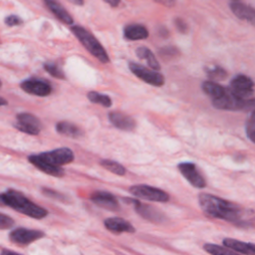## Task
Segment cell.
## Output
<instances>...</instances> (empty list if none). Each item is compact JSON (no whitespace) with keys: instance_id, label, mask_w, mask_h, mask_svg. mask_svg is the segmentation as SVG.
I'll list each match as a JSON object with an SVG mask.
<instances>
[{"instance_id":"cb8c5ba5","label":"cell","mask_w":255,"mask_h":255,"mask_svg":"<svg viewBox=\"0 0 255 255\" xmlns=\"http://www.w3.org/2000/svg\"><path fill=\"white\" fill-rule=\"evenodd\" d=\"M135 54L140 60H143L148 65V67L151 68L152 70H155V71L160 70L159 62L157 61L154 54L148 48L143 47V46L138 47L135 50Z\"/></svg>"},{"instance_id":"8fae6325","label":"cell","mask_w":255,"mask_h":255,"mask_svg":"<svg viewBox=\"0 0 255 255\" xmlns=\"http://www.w3.org/2000/svg\"><path fill=\"white\" fill-rule=\"evenodd\" d=\"M45 236V233L38 229H28L24 227H17L9 234L11 242L18 245H29L32 242L39 240Z\"/></svg>"},{"instance_id":"30bf717a","label":"cell","mask_w":255,"mask_h":255,"mask_svg":"<svg viewBox=\"0 0 255 255\" xmlns=\"http://www.w3.org/2000/svg\"><path fill=\"white\" fill-rule=\"evenodd\" d=\"M16 123L13 124L14 128L24 133L36 135L42 128L41 121L33 114L20 113L16 116Z\"/></svg>"},{"instance_id":"4316f807","label":"cell","mask_w":255,"mask_h":255,"mask_svg":"<svg viewBox=\"0 0 255 255\" xmlns=\"http://www.w3.org/2000/svg\"><path fill=\"white\" fill-rule=\"evenodd\" d=\"M203 249L210 255H239L238 252L228 247H222L212 243H205L203 245Z\"/></svg>"},{"instance_id":"4dcf8cb0","label":"cell","mask_w":255,"mask_h":255,"mask_svg":"<svg viewBox=\"0 0 255 255\" xmlns=\"http://www.w3.org/2000/svg\"><path fill=\"white\" fill-rule=\"evenodd\" d=\"M42 193L45 196H47L49 198H52V199H55V200H58V201H62V202H68L69 201V198L65 194H63V193H61L57 190L51 189V188L43 187L42 188Z\"/></svg>"},{"instance_id":"7402d4cb","label":"cell","mask_w":255,"mask_h":255,"mask_svg":"<svg viewBox=\"0 0 255 255\" xmlns=\"http://www.w3.org/2000/svg\"><path fill=\"white\" fill-rule=\"evenodd\" d=\"M56 130L60 134L73 137V138H79L83 135V130L77 125L67 121H62L57 123Z\"/></svg>"},{"instance_id":"ee69618b","label":"cell","mask_w":255,"mask_h":255,"mask_svg":"<svg viewBox=\"0 0 255 255\" xmlns=\"http://www.w3.org/2000/svg\"><path fill=\"white\" fill-rule=\"evenodd\" d=\"M232 1H238V0H232Z\"/></svg>"},{"instance_id":"6da1fadb","label":"cell","mask_w":255,"mask_h":255,"mask_svg":"<svg viewBox=\"0 0 255 255\" xmlns=\"http://www.w3.org/2000/svg\"><path fill=\"white\" fill-rule=\"evenodd\" d=\"M198 203L204 213L213 218L236 222L242 214L238 205L212 194H198Z\"/></svg>"},{"instance_id":"f1b7e54d","label":"cell","mask_w":255,"mask_h":255,"mask_svg":"<svg viewBox=\"0 0 255 255\" xmlns=\"http://www.w3.org/2000/svg\"><path fill=\"white\" fill-rule=\"evenodd\" d=\"M44 69L48 72V74H50L52 77H54L56 79H60V80L66 79L64 71L56 63L46 62L44 64Z\"/></svg>"},{"instance_id":"277c9868","label":"cell","mask_w":255,"mask_h":255,"mask_svg":"<svg viewBox=\"0 0 255 255\" xmlns=\"http://www.w3.org/2000/svg\"><path fill=\"white\" fill-rule=\"evenodd\" d=\"M212 106L223 111H253L255 110V99H241L227 92L224 96L213 99Z\"/></svg>"},{"instance_id":"603a6c76","label":"cell","mask_w":255,"mask_h":255,"mask_svg":"<svg viewBox=\"0 0 255 255\" xmlns=\"http://www.w3.org/2000/svg\"><path fill=\"white\" fill-rule=\"evenodd\" d=\"M201 89L204 92V94L209 96L212 100L220 98L228 92L227 88L215 83L214 81H205V82H203L202 85H201Z\"/></svg>"},{"instance_id":"ac0fdd59","label":"cell","mask_w":255,"mask_h":255,"mask_svg":"<svg viewBox=\"0 0 255 255\" xmlns=\"http://www.w3.org/2000/svg\"><path fill=\"white\" fill-rule=\"evenodd\" d=\"M148 31L145 26L141 24H128L124 28V37L128 41H138L144 40L148 37Z\"/></svg>"},{"instance_id":"52a82bcc","label":"cell","mask_w":255,"mask_h":255,"mask_svg":"<svg viewBox=\"0 0 255 255\" xmlns=\"http://www.w3.org/2000/svg\"><path fill=\"white\" fill-rule=\"evenodd\" d=\"M128 190L134 197L148 201L166 202L169 200V196L165 191L147 184L132 185Z\"/></svg>"},{"instance_id":"74e56055","label":"cell","mask_w":255,"mask_h":255,"mask_svg":"<svg viewBox=\"0 0 255 255\" xmlns=\"http://www.w3.org/2000/svg\"><path fill=\"white\" fill-rule=\"evenodd\" d=\"M246 134L249 137V139L255 143V129H250V130H246Z\"/></svg>"},{"instance_id":"44dd1931","label":"cell","mask_w":255,"mask_h":255,"mask_svg":"<svg viewBox=\"0 0 255 255\" xmlns=\"http://www.w3.org/2000/svg\"><path fill=\"white\" fill-rule=\"evenodd\" d=\"M48 9L63 23L67 25H71L74 23V20L70 13L56 0H43Z\"/></svg>"},{"instance_id":"2e32d148","label":"cell","mask_w":255,"mask_h":255,"mask_svg":"<svg viewBox=\"0 0 255 255\" xmlns=\"http://www.w3.org/2000/svg\"><path fill=\"white\" fill-rule=\"evenodd\" d=\"M229 7L237 18L247 21L255 27V8L240 1H232Z\"/></svg>"},{"instance_id":"9c48e42d","label":"cell","mask_w":255,"mask_h":255,"mask_svg":"<svg viewBox=\"0 0 255 255\" xmlns=\"http://www.w3.org/2000/svg\"><path fill=\"white\" fill-rule=\"evenodd\" d=\"M125 201H127L128 204H132L135 212L147 221L152 223H162L166 220L165 215L152 205L142 203L139 200L133 198H125Z\"/></svg>"},{"instance_id":"d4e9b609","label":"cell","mask_w":255,"mask_h":255,"mask_svg":"<svg viewBox=\"0 0 255 255\" xmlns=\"http://www.w3.org/2000/svg\"><path fill=\"white\" fill-rule=\"evenodd\" d=\"M100 164L107 170H109L110 172L116 174V175H120L123 176L127 173V168L122 165L120 162L116 161V160H112V159H102L100 161Z\"/></svg>"},{"instance_id":"60d3db41","label":"cell","mask_w":255,"mask_h":255,"mask_svg":"<svg viewBox=\"0 0 255 255\" xmlns=\"http://www.w3.org/2000/svg\"><path fill=\"white\" fill-rule=\"evenodd\" d=\"M7 104H8L7 100H6V99H4V98H2V97H0V107H2V106H6Z\"/></svg>"},{"instance_id":"8d00e7d4","label":"cell","mask_w":255,"mask_h":255,"mask_svg":"<svg viewBox=\"0 0 255 255\" xmlns=\"http://www.w3.org/2000/svg\"><path fill=\"white\" fill-rule=\"evenodd\" d=\"M104 2H106L107 4H109L112 7L116 8V7H118L120 5L121 0H104Z\"/></svg>"},{"instance_id":"ffe728a7","label":"cell","mask_w":255,"mask_h":255,"mask_svg":"<svg viewBox=\"0 0 255 255\" xmlns=\"http://www.w3.org/2000/svg\"><path fill=\"white\" fill-rule=\"evenodd\" d=\"M222 243L225 247H228L238 253L246 255H255V244L240 241L234 238H224Z\"/></svg>"},{"instance_id":"ab89813d","label":"cell","mask_w":255,"mask_h":255,"mask_svg":"<svg viewBox=\"0 0 255 255\" xmlns=\"http://www.w3.org/2000/svg\"><path fill=\"white\" fill-rule=\"evenodd\" d=\"M69 1L70 3L74 4V5H77V6H83L84 5V0H67Z\"/></svg>"},{"instance_id":"d590c367","label":"cell","mask_w":255,"mask_h":255,"mask_svg":"<svg viewBox=\"0 0 255 255\" xmlns=\"http://www.w3.org/2000/svg\"><path fill=\"white\" fill-rule=\"evenodd\" d=\"M157 34L162 37V38H166L169 36V32L168 30L164 27V26H159L158 29H157Z\"/></svg>"},{"instance_id":"9a60e30c","label":"cell","mask_w":255,"mask_h":255,"mask_svg":"<svg viewBox=\"0 0 255 255\" xmlns=\"http://www.w3.org/2000/svg\"><path fill=\"white\" fill-rule=\"evenodd\" d=\"M110 123L121 130L131 131L135 128L136 123L134 119L122 112H111L108 116Z\"/></svg>"},{"instance_id":"5bb4252c","label":"cell","mask_w":255,"mask_h":255,"mask_svg":"<svg viewBox=\"0 0 255 255\" xmlns=\"http://www.w3.org/2000/svg\"><path fill=\"white\" fill-rule=\"evenodd\" d=\"M90 198L96 205L102 208L113 210V211L120 209V203L117 197L109 191L96 190L91 194Z\"/></svg>"},{"instance_id":"3957f363","label":"cell","mask_w":255,"mask_h":255,"mask_svg":"<svg viewBox=\"0 0 255 255\" xmlns=\"http://www.w3.org/2000/svg\"><path fill=\"white\" fill-rule=\"evenodd\" d=\"M71 32L86 48V50L90 52L97 60H99L103 64H107L110 62L107 51L91 32L79 25L71 26Z\"/></svg>"},{"instance_id":"83f0119b","label":"cell","mask_w":255,"mask_h":255,"mask_svg":"<svg viewBox=\"0 0 255 255\" xmlns=\"http://www.w3.org/2000/svg\"><path fill=\"white\" fill-rule=\"evenodd\" d=\"M205 74L210 80H213V81H222L226 79L228 76L226 70L219 66L205 68Z\"/></svg>"},{"instance_id":"f35d334b","label":"cell","mask_w":255,"mask_h":255,"mask_svg":"<svg viewBox=\"0 0 255 255\" xmlns=\"http://www.w3.org/2000/svg\"><path fill=\"white\" fill-rule=\"evenodd\" d=\"M0 255H22V254H19V253H16V252H13V251H10V250H7V249H4L1 251Z\"/></svg>"},{"instance_id":"e575fe53","label":"cell","mask_w":255,"mask_h":255,"mask_svg":"<svg viewBox=\"0 0 255 255\" xmlns=\"http://www.w3.org/2000/svg\"><path fill=\"white\" fill-rule=\"evenodd\" d=\"M255 129V110H253L246 122V130Z\"/></svg>"},{"instance_id":"b9f144b4","label":"cell","mask_w":255,"mask_h":255,"mask_svg":"<svg viewBox=\"0 0 255 255\" xmlns=\"http://www.w3.org/2000/svg\"><path fill=\"white\" fill-rule=\"evenodd\" d=\"M2 205H4V202H3L2 196H1V194H0V206H2Z\"/></svg>"},{"instance_id":"836d02e7","label":"cell","mask_w":255,"mask_h":255,"mask_svg":"<svg viewBox=\"0 0 255 255\" xmlns=\"http://www.w3.org/2000/svg\"><path fill=\"white\" fill-rule=\"evenodd\" d=\"M173 22H174L175 28L177 29V31H178L179 33H181V34H186V33L188 32L189 27H188L187 23H186L183 19H181V18H175V19L173 20Z\"/></svg>"},{"instance_id":"1f68e13d","label":"cell","mask_w":255,"mask_h":255,"mask_svg":"<svg viewBox=\"0 0 255 255\" xmlns=\"http://www.w3.org/2000/svg\"><path fill=\"white\" fill-rule=\"evenodd\" d=\"M14 223L12 217L0 212V229H9L14 226Z\"/></svg>"},{"instance_id":"4fadbf2b","label":"cell","mask_w":255,"mask_h":255,"mask_svg":"<svg viewBox=\"0 0 255 255\" xmlns=\"http://www.w3.org/2000/svg\"><path fill=\"white\" fill-rule=\"evenodd\" d=\"M177 168L181 175L195 188H203L206 185L204 177L201 175L196 165L192 162H180Z\"/></svg>"},{"instance_id":"7bdbcfd3","label":"cell","mask_w":255,"mask_h":255,"mask_svg":"<svg viewBox=\"0 0 255 255\" xmlns=\"http://www.w3.org/2000/svg\"><path fill=\"white\" fill-rule=\"evenodd\" d=\"M1 86H2V83H1V81H0V88H1Z\"/></svg>"},{"instance_id":"7c38bea8","label":"cell","mask_w":255,"mask_h":255,"mask_svg":"<svg viewBox=\"0 0 255 255\" xmlns=\"http://www.w3.org/2000/svg\"><path fill=\"white\" fill-rule=\"evenodd\" d=\"M20 88L25 93L37 97H47L52 93V86L50 83L38 78H30L24 80L21 82Z\"/></svg>"},{"instance_id":"d6a6232c","label":"cell","mask_w":255,"mask_h":255,"mask_svg":"<svg viewBox=\"0 0 255 255\" xmlns=\"http://www.w3.org/2000/svg\"><path fill=\"white\" fill-rule=\"evenodd\" d=\"M4 23L9 27H14L21 25L23 23V20L17 15H8L7 17H5Z\"/></svg>"},{"instance_id":"f546056e","label":"cell","mask_w":255,"mask_h":255,"mask_svg":"<svg viewBox=\"0 0 255 255\" xmlns=\"http://www.w3.org/2000/svg\"><path fill=\"white\" fill-rule=\"evenodd\" d=\"M158 55L164 60H171L180 55L179 50L174 46H164L158 50Z\"/></svg>"},{"instance_id":"e0dca14e","label":"cell","mask_w":255,"mask_h":255,"mask_svg":"<svg viewBox=\"0 0 255 255\" xmlns=\"http://www.w3.org/2000/svg\"><path fill=\"white\" fill-rule=\"evenodd\" d=\"M105 227L113 232V233H133L135 231L133 225L131 223H129L128 220L122 218V217H118V216H114V217H109L107 219H105L104 221Z\"/></svg>"},{"instance_id":"ba28073f","label":"cell","mask_w":255,"mask_h":255,"mask_svg":"<svg viewBox=\"0 0 255 255\" xmlns=\"http://www.w3.org/2000/svg\"><path fill=\"white\" fill-rule=\"evenodd\" d=\"M128 69L129 71L138 79H140L142 82L154 86V87H161L164 85V77L159 72L148 69L140 64L129 62L128 63Z\"/></svg>"},{"instance_id":"7a4b0ae2","label":"cell","mask_w":255,"mask_h":255,"mask_svg":"<svg viewBox=\"0 0 255 255\" xmlns=\"http://www.w3.org/2000/svg\"><path fill=\"white\" fill-rule=\"evenodd\" d=\"M4 205H7L17 212H20L26 216L42 219L48 215L47 209L42 206L34 203L29 198H27L23 193L14 190L8 189L5 192L1 193Z\"/></svg>"},{"instance_id":"d6986e66","label":"cell","mask_w":255,"mask_h":255,"mask_svg":"<svg viewBox=\"0 0 255 255\" xmlns=\"http://www.w3.org/2000/svg\"><path fill=\"white\" fill-rule=\"evenodd\" d=\"M28 160L39 170H41L42 172L51 175V176H55V177H62L65 174V171L62 167H58V166H52L47 164L46 162L42 161L41 159L38 158V156L36 154H31L28 156Z\"/></svg>"},{"instance_id":"5b68a950","label":"cell","mask_w":255,"mask_h":255,"mask_svg":"<svg viewBox=\"0 0 255 255\" xmlns=\"http://www.w3.org/2000/svg\"><path fill=\"white\" fill-rule=\"evenodd\" d=\"M39 159L46 162L52 166L62 167L63 165L69 164L74 161L75 154L74 151L66 146L58 147L49 151H44L36 154Z\"/></svg>"},{"instance_id":"484cf974","label":"cell","mask_w":255,"mask_h":255,"mask_svg":"<svg viewBox=\"0 0 255 255\" xmlns=\"http://www.w3.org/2000/svg\"><path fill=\"white\" fill-rule=\"evenodd\" d=\"M87 98L88 100L91 102V103H94V104H98V105H101L105 108H110L112 107L113 105V102H112V99L108 96V95H105V94H101V93H98L96 91H91L87 94Z\"/></svg>"},{"instance_id":"8992f818","label":"cell","mask_w":255,"mask_h":255,"mask_svg":"<svg viewBox=\"0 0 255 255\" xmlns=\"http://www.w3.org/2000/svg\"><path fill=\"white\" fill-rule=\"evenodd\" d=\"M254 82L246 75L239 74L232 78L229 84L228 92L241 99H250L254 94Z\"/></svg>"}]
</instances>
